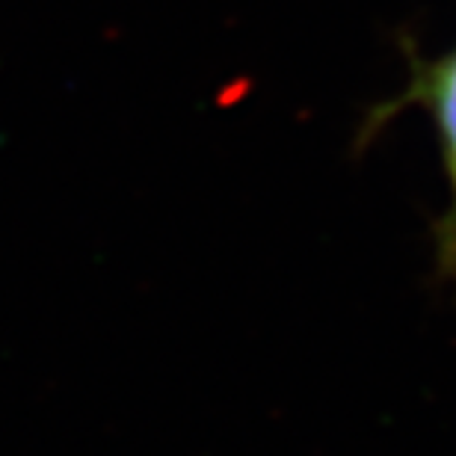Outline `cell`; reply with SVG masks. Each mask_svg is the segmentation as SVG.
<instances>
[{"label":"cell","mask_w":456,"mask_h":456,"mask_svg":"<svg viewBox=\"0 0 456 456\" xmlns=\"http://www.w3.org/2000/svg\"><path fill=\"white\" fill-rule=\"evenodd\" d=\"M403 51L409 60L406 86L395 98L373 107L364 118L359 140L370 142V136H377L391 118L412 107L427 113L439 142L444 181H448V208L433 223L436 270L442 279H456V45L433 57L418 51L415 42H406Z\"/></svg>","instance_id":"cell-1"}]
</instances>
